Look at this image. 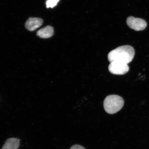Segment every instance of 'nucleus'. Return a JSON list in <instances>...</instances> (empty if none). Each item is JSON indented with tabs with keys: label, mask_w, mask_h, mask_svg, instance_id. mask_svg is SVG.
Segmentation results:
<instances>
[{
	"label": "nucleus",
	"mask_w": 149,
	"mask_h": 149,
	"mask_svg": "<svg viewBox=\"0 0 149 149\" xmlns=\"http://www.w3.org/2000/svg\"><path fill=\"white\" fill-rule=\"evenodd\" d=\"M126 23L130 29L137 31L144 30L147 27V22L143 19L129 16L127 19Z\"/></svg>",
	"instance_id": "20e7f679"
},
{
	"label": "nucleus",
	"mask_w": 149,
	"mask_h": 149,
	"mask_svg": "<svg viewBox=\"0 0 149 149\" xmlns=\"http://www.w3.org/2000/svg\"><path fill=\"white\" fill-rule=\"evenodd\" d=\"M54 31L53 27L51 26H47L42 28L37 31V36L42 38H48L53 36Z\"/></svg>",
	"instance_id": "423d86ee"
},
{
	"label": "nucleus",
	"mask_w": 149,
	"mask_h": 149,
	"mask_svg": "<svg viewBox=\"0 0 149 149\" xmlns=\"http://www.w3.org/2000/svg\"><path fill=\"white\" fill-rule=\"evenodd\" d=\"M43 23V20L41 18L30 17L26 22L25 27L28 31H32L40 27Z\"/></svg>",
	"instance_id": "39448f33"
},
{
	"label": "nucleus",
	"mask_w": 149,
	"mask_h": 149,
	"mask_svg": "<svg viewBox=\"0 0 149 149\" xmlns=\"http://www.w3.org/2000/svg\"><path fill=\"white\" fill-rule=\"evenodd\" d=\"M70 149H86L84 147L79 145H73Z\"/></svg>",
	"instance_id": "1a4fd4ad"
},
{
	"label": "nucleus",
	"mask_w": 149,
	"mask_h": 149,
	"mask_svg": "<svg viewBox=\"0 0 149 149\" xmlns=\"http://www.w3.org/2000/svg\"><path fill=\"white\" fill-rule=\"evenodd\" d=\"M59 0H47L46 2L47 8H53L56 6Z\"/></svg>",
	"instance_id": "6e6552de"
},
{
	"label": "nucleus",
	"mask_w": 149,
	"mask_h": 149,
	"mask_svg": "<svg viewBox=\"0 0 149 149\" xmlns=\"http://www.w3.org/2000/svg\"><path fill=\"white\" fill-rule=\"evenodd\" d=\"M130 68L127 64L118 61L111 62L109 70L111 73L118 75H122L127 73Z\"/></svg>",
	"instance_id": "7ed1b4c3"
},
{
	"label": "nucleus",
	"mask_w": 149,
	"mask_h": 149,
	"mask_svg": "<svg viewBox=\"0 0 149 149\" xmlns=\"http://www.w3.org/2000/svg\"><path fill=\"white\" fill-rule=\"evenodd\" d=\"M124 103V100L121 97L117 95H110L104 100V109L109 114H114L122 109Z\"/></svg>",
	"instance_id": "f03ea898"
},
{
	"label": "nucleus",
	"mask_w": 149,
	"mask_h": 149,
	"mask_svg": "<svg viewBox=\"0 0 149 149\" xmlns=\"http://www.w3.org/2000/svg\"><path fill=\"white\" fill-rule=\"evenodd\" d=\"M135 54L133 47L130 45L119 47L110 52L108 56L109 62L118 61L129 64L133 60Z\"/></svg>",
	"instance_id": "f257e3e1"
},
{
	"label": "nucleus",
	"mask_w": 149,
	"mask_h": 149,
	"mask_svg": "<svg viewBox=\"0 0 149 149\" xmlns=\"http://www.w3.org/2000/svg\"><path fill=\"white\" fill-rule=\"evenodd\" d=\"M19 144V139L12 138L7 140L1 149H18Z\"/></svg>",
	"instance_id": "0eeeda50"
}]
</instances>
